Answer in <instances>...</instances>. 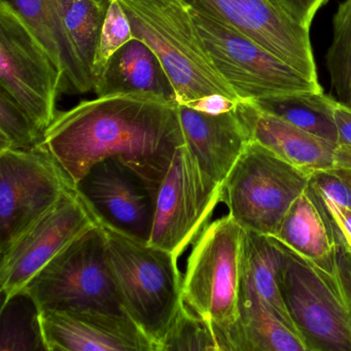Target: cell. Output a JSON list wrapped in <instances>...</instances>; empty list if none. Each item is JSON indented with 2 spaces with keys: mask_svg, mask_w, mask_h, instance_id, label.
I'll list each match as a JSON object with an SVG mask.
<instances>
[{
  "mask_svg": "<svg viewBox=\"0 0 351 351\" xmlns=\"http://www.w3.org/2000/svg\"><path fill=\"white\" fill-rule=\"evenodd\" d=\"M45 145L73 186L92 166L116 158L155 192L186 145L178 102L147 92L114 93L57 112Z\"/></svg>",
  "mask_w": 351,
  "mask_h": 351,
  "instance_id": "6da1fadb",
  "label": "cell"
},
{
  "mask_svg": "<svg viewBox=\"0 0 351 351\" xmlns=\"http://www.w3.org/2000/svg\"><path fill=\"white\" fill-rule=\"evenodd\" d=\"M102 227L121 307L152 341L156 351H163L184 308L178 258L149 242Z\"/></svg>",
  "mask_w": 351,
  "mask_h": 351,
  "instance_id": "7a4b0ae2",
  "label": "cell"
},
{
  "mask_svg": "<svg viewBox=\"0 0 351 351\" xmlns=\"http://www.w3.org/2000/svg\"><path fill=\"white\" fill-rule=\"evenodd\" d=\"M133 34L157 55L176 90L186 104L219 94L240 100L219 73L195 23L188 0H120Z\"/></svg>",
  "mask_w": 351,
  "mask_h": 351,
  "instance_id": "3957f363",
  "label": "cell"
},
{
  "mask_svg": "<svg viewBox=\"0 0 351 351\" xmlns=\"http://www.w3.org/2000/svg\"><path fill=\"white\" fill-rule=\"evenodd\" d=\"M245 230L230 215L211 221L193 244L182 276V300L231 350L238 319Z\"/></svg>",
  "mask_w": 351,
  "mask_h": 351,
  "instance_id": "277c9868",
  "label": "cell"
},
{
  "mask_svg": "<svg viewBox=\"0 0 351 351\" xmlns=\"http://www.w3.org/2000/svg\"><path fill=\"white\" fill-rule=\"evenodd\" d=\"M310 176L250 141L221 184V202L244 230L271 237Z\"/></svg>",
  "mask_w": 351,
  "mask_h": 351,
  "instance_id": "5b68a950",
  "label": "cell"
},
{
  "mask_svg": "<svg viewBox=\"0 0 351 351\" xmlns=\"http://www.w3.org/2000/svg\"><path fill=\"white\" fill-rule=\"evenodd\" d=\"M20 295L34 303L36 313L96 309L125 314L108 267L104 227L98 223L77 238L40 270Z\"/></svg>",
  "mask_w": 351,
  "mask_h": 351,
  "instance_id": "8992f818",
  "label": "cell"
},
{
  "mask_svg": "<svg viewBox=\"0 0 351 351\" xmlns=\"http://www.w3.org/2000/svg\"><path fill=\"white\" fill-rule=\"evenodd\" d=\"M192 12L215 67L240 100L324 91L319 82L312 81L225 22L194 5Z\"/></svg>",
  "mask_w": 351,
  "mask_h": 351,
  "instance_id": "52a82bcc",
  "label": "cell"
},
{
  "mask_svg": "<svg viewBox=\"0 0 351 351\" xmlns=\"http://www.w3.org/2000/svg\"><path fill=\"white\" fill-rule=\"evenodd\" d=\"M277 243L283 299L308 351H351V310L337 268L326 272Z\"/></svg>",
  "mask_w": 351,
  "mask_h": 351,
  "instance_id": "ba28073f",
  "label": "cell"
},
{
  "mask_svg": "<svg viewBox=\"0 0 351 351\" xmlns=\"http://www.w3.org/2000/svg\"><path fill=\"white\" fill-rule=\"evenodd\" d=\"M0 89L10 94L46 131L57 114L63 77L32 28L5 0H0Z\"/></svg>",
  "mask_w": 351,
  "mask_h": 351,
  "instance_id": "9c48e42d",
  "label": "cell"
},
{
  "mask_svg": "<svg viewBox=\"0 0 351 351\" xmlns=\"http://www.w3.org/2000/svg\"><path fill=\"white\" fill-rule=\"evenodd\" d=\"M221 194V184L203 172L188 147H178L154 192L149 243L180 258L210 223Z\"/></svg>",
  "mask_w": 351,
  "mask_h": 351,
  "instance_id": "30bf717a",
  "label": "cell"
},
{
  "mask_svg": "<svg viewBox=\"0 0 351 351\" xmlns=\"http://www.w3.org/2000/svg\"><path fill=\"white\" fill-rule=\"evenodd\" d=\"M73 186L43 143L0 152V252Z\"/></svg>",
  "mask_w": 351,
  "mask_h": 351,
  "instance_id": "8fae6325",
  "label": "cell"
},
{
  "mask_svg": "<svg viewBox=\"0 0 351 351\" xmlns=\"http://www.w3.org/2000/svg\"><path fill=\"white\" fill-rule=\"evenodd\" d=\"M98 223L75 186L69 189L48 213L1 252L3 308L19 297L26 285L51 261Z\"/></svg>",
  "mask_w": 351,
  "mask_h": 351,
  "instance_id": "7c38bea8",
  "label": "cell"
},
{
  "mask_svg": "<svg viewBox=\"0 0 351 351\" xmlns=\"http://www.w3.org/2000/svg\"><path fill=\"white\" fill-rule=\"evenodd\" d=\"M318 82L310 29L295 21L275 0H188Z\"/></svg>",
  "mask_w": 351,
  "mask_h": 351,
  "instance_id": "4fadbf2b",
  "label": "cell"
},
{
  "mask_svg": "<svg viewBox=\"0 0 351 351\" xmlns=\"http://www.w3.org/2000/svg\"><path fill=\"white\" fill-rule=\"evenodd\" d=\"M75 189L100 225L149 241L153 193L132 168L116 158H108L92 166Z\"/></svg>",
  "mask_w": 351,
  "mask_h": 351,
  "instance_id": "5bb4252c",
  "label": "cell"
},
{
  "mask_svg": "<svg viewBox=\"0 0 351 351\" xmlns=\"http://www.w3.org/2000/svg\"><path fill=\"white\" fill-rule=\"evenodd\" d=\"M36 322L47 350L156 351L126 314L96 309L43 311L36 313Z\"/></svg>",
  "mask_w": 351,
  "mask_h": 351,
  "instance_id": "9a60e30c",
  "label": "cell"
},
{
  "mask_svg": "<svg viewBox=\"0 0 351 351\" xmlns=\"http://www.w3.org/2000/svg\"><path fill=\"white\" fill-rule=\"evenodd\" d=\"M178 110L186 147L203 172L221 186L250 143L237 110L213 116L180 104Z\"/></svg>",
  "mask_w": 351,
  "mask_h": 351,
  "instance_id": "2e32d148",
  "label": "cell"
},
{
  "mask_svg": "<svg viewBox=\"0 0 351 351\" xmlns=\"http://www.w3.org/2000/svg\"><path fill=\"white\" fill-rule=\"evenodd\" d=\"M236 110L250 141L283 161L309 173L335 166L336 143L263 112L250 100H240Z\"/></svg>",
  "mask_w": 351,
  "mask_h": 351,
  "instance_id": "e0dca14e",
  "label": "cell"
},
{
  "mask_svg": "<svg viewBox=\"0 0 351 351\" xmlns=\"http://www.w3.org/2000/svg\"><path fill=\"white\" fill-rule=\"evenodd\" d=\"M271 238L326 272L337 268L339 243L324 207L306 189Z\"/></svg>",
  "mask_w": 351,
  "mask_h": 351,
  "instance_id": "ac0fdd59",
  "label": "cell"
},
{
  "mask_svg": "<svg viewBox=\"0 0 351 351\" xmlns=\"http://www.w3.org/2000/svg\"><path fill=\"white\" fill-rule=\"evenodd\" d=\"M232 351H308L303 337L252 287L240 285Z\"/></svg>",
  "mask_w": 351,
  "mask_h": 351,
  "instance_id": "d6986e66",
  "label": "cell"
},
{
  "mask_svg": "<svg viewBox=\"0 0 351 351\" xmlns=\"http://www.w3.org/2000/svg\"><path fill=\"white\" fill-rule=\"evenodd\" d=\"M93 91L96 96L147 92L178 101L176 90L161 61L147 44L137 38L112 56Z\"/></svg>",
  "mask_w": 351,
  "mask_h": 351,
  "instance_id": "ffe728a7",
  "label": "cell"
},
{
  "mask_svg": "<svg viewBox=\"0 0 351 351\" xmlns=\"http://www.w3.org/2000/svg\"><path fill=\"white\" fill-rule=\"evenodd\" d=\"M44 45L63 77V94L93 91L67 44L49 0H5Z\"/></svg>",
  "mask_w": 351,
  "mask_h": 351,
  "instance_id": "44dd1931",
  "label": "cell"
},
{
  "mask_svg": "<svg viewBox=\"0 0 351 351\" xmlns=\"http://www.w3.org/2000/svg\"><path fill=\"white\" fill-rule=\"evenodd\" d=\"M281 265L282 248L274 239L245 230L241 282L252 287L283 319L295 328L283 299Z\"/></svg>",
  "mask_w": 351,
  "mask_h": 351,
  "instance_id": "7402d4cb",
  "label": "cell"
},
{
  "mask_svg": "<svg viewBox=\"0 0 351 351\" xmlns=\"http://www.w3.org/2000/svg\"><path fill=\"white\" fill-rule=\"evenodd\" d=\"M261 110L337 145V99L324 91L285 94L250 100Z\"/></svg>",
  "mask_w": 351,
  "mask_h": 351,
  "instance_id": "603a6c76",
  "label": "cell"
},
{
  "mask_svg": "<svg viewBox=\"0 0 351 351\" xmlns=\"http://www.w3.org/2000/svg\"><path fill=\"white\" fill-rule=\"evenodd\" d=\"M330 89L351 106V0L339 5L332 19V40L326 56Z\"/></svg>",
  "mask_w": 351,
  "mask_h": 351,
  "instance_id": "cb8c5ba5",
  "label": "cell"
},
{
  "mask_svg": "<svg viewBox=\"0 0 351 351\" xmlns=\"http://www.w3.org/2000/svg\"><path fill=\"white\" fill-rule=\"evenodd\" d=\"M44 135L29 114L0 89V152L34 149L42 145Z\"/></svg>",
  "mask_w": 351,
  "mask_h": 351,
  "instance_id": "d4e9b609",
  "label": "cell"
},
{
  "mask_svg": "<svg viewBox=\"0 0 351 351\" xmlns=\"http://www.w3.org/2000/svg\"><path fill=\"white\" fill-rule=\"evenodd\" d=\"M134 38L130 20L120 0H110L92 66L94 85L104 75L112 56Z\"/></svg>",
  "mask_w": 351,
  "mask_h": 351,
  "instance_id": "484cf974",
  "label": "cell"
},
{
  "mask_svg": "<svg viewBox=\"0 0 351 351\" xmlns=\"http://www.w3.org/2000/svg\"><path fill=\"white\" fill-rule=\"evenodd\" d=\"M164 350L223 351V349L213 328L184 306L178 324L164 344Z\"/></svg>",
  "mask_w": 351,
  "mask_h": 351,
  "instance_id": "4316f807",
  "label": "cell"
},
{
  "mask_svg": "<svg viewBox=\"0 0 351 351\" xmlns=\"http://www.w3.org/2000/svg\"><path fill=\"white\" fill-rule=\"evenodd\" d=\"M308 189L318 198L330 199L351 208V169L332 166L316 170L310 176Z\"/></svg>",
  "mask_w": 351,
  "mask_h": 351,
  "instance_id": "83f0119b",
  "label": "cell"
},
{
  "mask_svg": "<svg viewBox=\"0 0 351 351\" xmlns=\"http://www.w3.org/2000/svg\"><path fill=\"white\" fill-rule=\"evenodd\" d=\"M313 196L317 199L328 215L334 228L337 241L351 254V208L338 204L330 199L318 198L314 194Z\"/></svg>",
  "mask_w": 351,
  "mask_h": 351,
  "instance_id": "f1b7e54d",
  "label": "cell"
},
{
  "mask_svg": "<svg viewBox=\"0 0 351 351\" xmlns=\"http://www.w3.org/2000/svg\"><path fill=\"white\" fill-rule=\"evenodd\" d=\"M293 20L310 29L316 14L328 0H275Z\"/></svg>",
  "mask_w": 351,
  "mask_h": 351,
  "instance_id": "f546056e",
  "label": "cell"
},
{
  "mask_svg": "<svg viewBox=\"0 0 351 351\" xmlns=\"http://www.w3.org/2000/svg\"><path fill=\"white\" fill-rule=\"evenodd\" d=\"M239 101L240 100L232 99L227 96L213 94V95H207L199 99L193 100L184 106L203 114L217 116V114L233 112L237 108Z\"/></svg>",
  "mask_w": 351,
  "mask_h": 351,
  "instance_id": "4dcf8cb0",
  "label": "cell"
},
{
  "mask_svg": "<svg viewBox=\"0 0 351 351\" xmlns=\"http://www.w3.org/2000/svg\"><path fill=\"white\" fill-rule=\"evenodd\" d=\"M337 145L351 147V106L337 100L334 108Z\"/></svg>",
  "mask_w": 351,
  "mask_h": 351,
  "instance_id": "1f68e13d",
  "label": "cell"
},
{
  "mask_svg": "<svg viewBox=\"0 0 351 351\" xmlns=\"http://www.w3.org/2000/svg\"><path fill=\"white\" fill-rule=\"evenodd\" d=\"M337 273L351 310V254L341 244H339L337 254Z\"/></svg>",
  "mask_w": 351,
  "mask_h": 351,
  "instance_id": "d6a6232c",
  "label": "cell"
},
{
  "mask_svg": "<svg viewBox=\"0 0 351 351\" xmlns=\"http://www.w3.org/2000/svg\"><path fill=\"white\" fill-rule=\"evenodd\" d=\"M335 166L350 168L351 169V147L337 145Z\"/></svg>",
  "mask_w": 351,
  "mask_h": 351,
  "instance_id": "836d02e7",
  "label": "cell"
}]
</instances>
